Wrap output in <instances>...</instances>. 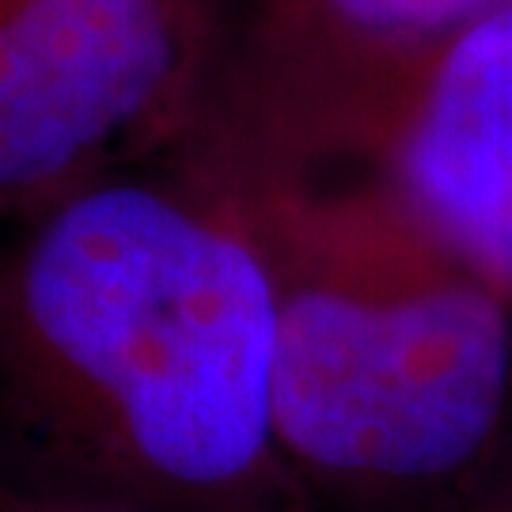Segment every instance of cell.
Masks as SVG:
<instances>
[{
  "instance_id": "cell-5",
  "label": "cell",
  "mask_w": 512,
  "mask_h": 512,
  "mask_svg": "<svg viewBox=\"0 0 512 512\" xmlns=\"http://www.w3.org/2000/svg\"><path fill=\"white\" fill-rule=\"evenodd\" d=\"M372 175L512 304V12L425 65Z\"/></svg>"
},
{
  "instance_id": "cell-2",
  "label": "cell",
  "mask_w": 512,
  "mask_h": 512,
  "mask_svg": "<svg viewBox=\"0 0 512 512\" xmlns=\"http://www.w3.org/2000/svg\"><path fill=\"white\" fill-rule=\"evenodd\" d=\"M202 186L266 262L277 444L311 512H486L512 467L509 300L376 175Z\"/></svg>"
},
{
  "instance_id": "cell-4",
  "label": "cell",
  "mask_w": 512,
  "mask_h": 512,
  "mask_svg": "<svg viewBox=\"0 0 512 512\" xmlns=\"http://www.w3.org/2000/svg\"><path fill=\"white\" fill-rule=\"evenodd\" d=\"M228 23L232 0H0V220L160 164Z\"/></svg>"
},
{
  "instance_id": "cell-7",
  "label": "cell",
  "mask_w": 512,
  "mask_h": 512,
  "mask_svg": "<svg viewBox=\"0 0 512 512\" xmlns=\"http://www.w3.org/2000/svg\"><path fill=\"white\" fill-rule=\"evenodd\" d=\"M486 512H512V467L505 471V478H501V486L494 490V497H490V505H486Z\"/></svg>"
},
{
  "instance_id": "cell-3",
  "label": "cell",
  "mask_w": 512,
  "mask_h": 512,
  "mask_svg": "<svg viewBox=\"0 0 512 512\" xmlns=\"http://www.w3.org/2000/svg\"><path fill=\"white\" fill-rule=\"evenodd\" d=\"M512 0H232L194 126L167 164L205 183L372 175L425 65Z\"/></svg>"
},
{
  "instance_id": "cell-6",
  "label": "cell",
  "mask_w": 512,
  "mask_h": 512,
  "mask_svg": "<svg viewBox=\"0 0 512 512\" xmlns=\"http://www.w3.org/2000/svg\"><path fill=\"white\" fill-rule=\"evenodd\" d=\"M0 512H126V509L73 501V497L38 494V490H27V486H16V482H4L0 478Z\"/></svg>"
},
{
  "instance_id": "cell-1",
  "label": "cell",
  "mask_w": 512,
  "mask_h": 512,
  "mask_svg": "<svg viewBox=\"0 0 512 512\" xmlns=\"http://www.w3.org/2000/svg\"><path fill=\"white\" fill-rule=\"evenodd\" d=\"M0 478L126 512H311L274 425V289L232 202L114 171L0 239Z\"/></svg>"
}]
</instances>
